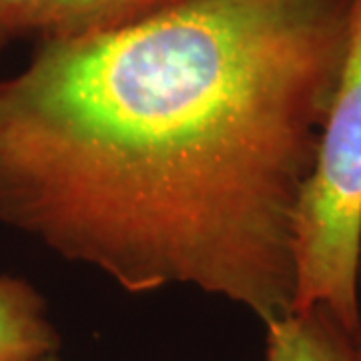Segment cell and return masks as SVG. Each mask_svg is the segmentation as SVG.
<instances>
[{
	"label": "cell",
	"mask_w": 361,
	"mask_h": 361,
	"mask_svg": "<svg viewBox=\"0 0 361 361\" xmlns=\"http://www.w3.org/2000/svg\"><path fill=\"white\" fill-rule=\"evenodd\" d=\"M351 0H187L0 80V223L141 295L293 313L295 225Z\"/></svg>",
	"instance_id": "6da1fadb"
},
{
	"label": "cell",
	"mask_w": 361,
	"mask_h": 361,
	"mask_svg": "<svg viewBox=\"0 0 361 361\" xmlns=\"http://www.w3.org/2000/svg\"><path fill=\"white\" fill-rule=\"evenodd\" d=\"M361 0H351L348 44L295 225L293 311L323 305L361 327Z\"/></svg>",
	"instance_id": "7a4b0ae2"
},
{
	"label": "cell",
	"mask_w": 361,
	"mask_h": 361,
	"mask_svg": "<svg viewBox=\"0 0 361 361\" xmlns=\"http://www.w3.org/2000/svg\"><path fill=\"white\" fill-rule=\"evenodd\" d=\"M355 334L331 310L311 305L265 325L263 361H361Z\"/></svg>",
	"instance_id": "3957f363"
},
{
	"label": "cell",
	"mask_w": 361,
	"mask_h": 361,
	"mask_svg": "<svg viewBox=\"0 0 361 361\" xmlns=\"http://www.w3.org/2000/svg\"><path fill=\"white\" fill-rule=\"evenodd\" d=\"M187 0H44L32 32L40 40L77 39L153 18Z\"/></svg>",
	"instance_id": "277c9868"
},
{
	"label": "cell",
	"mask_w": 361,
	"mask_h": 361,
	"mask_svg": "<svg viewBox=\"0 0 361 361\" xmlns=\"http://www.w3.org/2000/svg\"><path fill=\"white\" fill-rule=\"evenodd\" d=\"M61 337L39 289L0 275V361H39L59 353Z\"/></svg>",
	"instance_id": "5b68a950"
},
{
	"label": "cell",
	"mask_w": 361,
	"mask_h": 361,
	"mask_svg": "<svg viewBox=\"0 0 361 361\" xmlns=\"http://www.w3.org/2000/svg\"><path fill=\"white\" fill-rule=\"evenodd\" d=\"M44 0H0V52L13 40L32 32Z\"/></svg>",
	"instance_id": "8992f818"
},
{
	"label": "cell",
	"mask_w": 361,
	"mask_h": 361,
	"mask_svg": "<svg viewBox=\"0 0 361 361\" xmlns=\"http://www.w3.org/2000/svg\"><path fill=\"white\" fill-rule=\"evenodd\" d=\"M357 289L361 293V245H360V257H357Z\"/></svg>",
	"instance_id": "52a82bcc"
},
{
	"label": "cell",
	"mask_w": 361,
	"mask_h": 361,
	"mask_svg": "<svg viewBox=\"0 0 361 361\" xmlns=\"http://www.w3.org/2000/svg\"><path fill=\"white\" fill-rule=\"evenodd\" d=\"M39 361H63V360L59 357V353H52V355H47V357H42V360Z\"/></svg>",
	"instance_id": "ba28073f"
},
{
	"label": "cell",
	"mask_w": 361,
	"mask_h": 361,
	"mask_svg": "<svg viewBox=\"0 0 361 361\" xmlns=\"http://www.w3.org/2000/svg\"><path fill=\"white\" fill-rule=\"evenodd\" d=\"M355 339H357V348H360V351H361V327L357 329V334H355Z\"/></svg>",
	"instance_id": "9c48e42d"
}]
</instances>
